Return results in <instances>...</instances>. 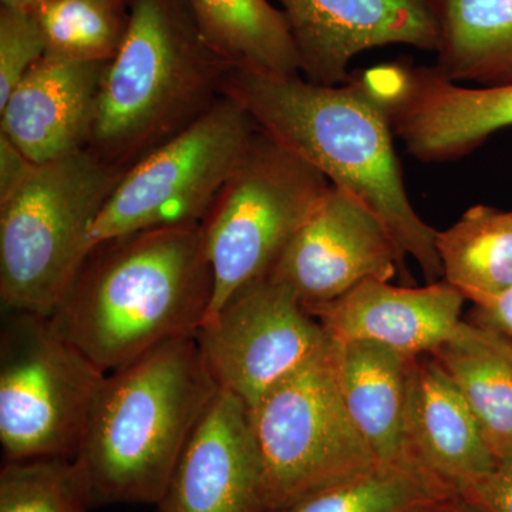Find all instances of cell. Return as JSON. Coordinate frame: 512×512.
Listing matches in <instances>:
<instances>
[{"label": "cell", "instance_id": "obj_22", "mask_svg": "<svg viewBox=\"0 0 512 512\" xmlns=\"http://www.w3.org/2000/svg\"><path fill=\"white\" fill-rule=\"evenodd\" d=\"M444 282L483 306L512 288V211L476 205L437 231Z\"/></svg>", "mask_w": 512, "mask_h": 512}, {"label": "cell", "instance_id": "obj_18", "mask_svg": "<svg viewBox=\"0 0 512 512\" xmlns=\"http://www.w3.org/2000/svg\"><path fill=\"white\" fill-rule=\"evenodd\" d=\"M333 345L343 402L377 463H409L406 416L414 357L369 340Z\"/></svg>", "mask_w": 512, "mask_h": 512}, {"label": "cell", "instance_id": "obj_16", "mask_svg": "<svg viewBox=\"0 0 512 512\" xmlns=\"http://www.w3.org/2000/svg\"><path fill=\"white\" fill-rule=\"evenodd\" d=\"M106 67L43 57L0 106V133L35 164L86 150Z\"/></svg>", "mask_w": 512, "mask_h": 512}, {"label": "cell", "instance_id": "obj_13", "mask_svg": "<svg viewBox=\"0 0 512 512\" xmlns=\"http://www.w3.org/2000/svg\"><path fill=\"white\" fill-rule=\"evenodd\" d=\"M309 82L348 83L355 57L376 47L439 45L434 0H275Z\"/></svg>", "mask_w": 512, "mask_h": 512}, {"label": "cell", "instance_id": "obj_12", "mask_svg": "<svg viewBox=\"0 0 512 512\" xmlns=\"http://www.w3.org/2000/svg\"><path fill=\"white\" fill-rule=\"evenodd\" d=\"M403 272L404 255L383 222L352 194L330 184L266 275L313 308L362 282H390Z\"/></svg>", "mask_w": 512, "mask_h": 512}, {"label": "cell", "instance_id": "obj_20", "mask_svg": "<svg viewBox=\"0 0 512 512\" xmlns=\"http://www.w3.org/2000/svg\"><path fill=\"white\" fill-rule=\"evenodd\" d=\"M437 66L454 83L512 84V0H434Z\"/></svg>", "mask_w": 512, "mask_h": 512}, {"label": "cell", "instance_id": "obj_3", "mask_svg": "<svg viewBox=\"0 0 512 512\" xmlns=\"http://www.w3.org/2000/svg\"><path fill=\"white\" fill-rule=\"evenodd\" d=\"M218 392L195 336L106 373L73 458L93 507L160 504Z\"/></svg>", "mask_w": 512, "mask_h": 512}, {"label": "cell", "instance_id": "obj_21", "mask_svg": "<svg viewBox=\"0 0 512 512\" xmlns=\"http://www.w3.org/2000/svg\"><path fill=\"white\" fill-rule=\"evenodd\" d=\"M207 45L234 69L296 76L301 60L271 0H185Z\"/></svg>", "mask_w": 512, "mask_h": 512}, {"label": "cell", "instance_id": "obj_31", "mask_svg": "<svg viewBox=\"0 0 512 512\" xmlns=\"http://www.w3.org/2000/svg\"><path fill=\"white\" fill-rule=\"evenodd\" d=\"M2 6L6 8L28 10V12H35L37 8L45 5L49 0H0Z\"/></svg>", "mask_w": 512, "mask_h": 512}, {"label": "cell", "instance_id": "obj_1", "mask_svg": "<svg viewBox=\"0 0 512 512\" xmlns=\"http://www.w3.org/2000/svg\"><path fill=\"white\" fill-rule=\"evenodd\" d=\"M225 96L256 126L377 215L427 284L443 276L437 231L421 220L404 187L389 114L363 80L336 86L296 76L232 69Z\"/></svg>", "mask_w": 512, "mask_h": 512}, {"label": "cell", "instance_id": "obj_19", "mask_svg": "<svg viewBox=\"0 0 512 512\" xmlns=\"http://www.w3.org/2000/svg\"><path fill=\"white\" fill-rule=\"evenodd\" d=\"M456 384L497 460L512 456V339L463 320L430 353Z\"/></svg>", "mask_w": 512, "mask_h": 512}, {"label": "cell", "instance_id": "obj_9", "mask_svg": "<svg viewBox=\"0 0 512 512\" xmlns=\"http://www.w3.org/2000/svg\"><path fill=\"white\" fill-rule=\"evenodd\" d=\"M0 338V443L6 460L74 458L106 373L52 322L8 311Z\"/></svg>", "mask_w": 512, "mask_h": 512}, {"label": "cell", "instance_id": "obj_4", "mask_svg": "<svg viewBox=\"0 0 512 512\" xmlns=\"http://www.w3.org/2000/svg\"><path fill=\"white\" fill-rule=\"evenodd\" d=\"M128 6L87 147L124 171L210 109L234 69L207 45L185 0H130Z\"/></svg>", "mask_w": 512, "mask_h": 512}, {"label": "cell", "instance_id": "obj_29", "mask_svg": "<svg viewBox=\"0 0 512 512\" xmlns=\"http://www.w3.org/2000/svg\"><path fill=\"white\" fill-rule=\"evenodd\" d=\"M471 322L512 339V288L487 305L476 306Z\"/></svg>", "mask_w": 512, "mask_h": 512}, {"label": "cell", "instance_id": "obj_27", "mask_svg": "<svg viewBox=\"0 0 512 512\" xmlns=\"http://www.w3.org/2000/svg\"><path fill=\"white\" fill-rule=\"evenodd\" d=\"M484 512H512V456L497 461L487 476L460 494Z\"/></svg>", "mask_w": 512, "mask_h": 512}, {"label": "cell", "instance_id": "obj_14", "mask_svg": "<svg viewBox=\"0 0 512 512\" xmlns=\"http://www.w3.org/2000/svg\"><path fill=\"white\" fill-rule=\"evenodd\" d=\"M160 512H271L247 404L220 389L185 446Z\"/></svg>", "mask_w": 512, "mask_h": 512}, {"label": "cell", "instance_id": "obj_30", "mask_svg": "<svg viewBox=\"0 0 512 512\" xmlns=\"http://www.w3.org/2000/svg\"><path fill=\"white\" fill-rule=\"evenodd\" d=\"M440 512H484L476 505L468 503L460 495H454L451 500H448L446 504L441 507Z\"/></svg>", "mask_w": 512, "mask_h": 512}, {"label": "cell", "instance_id": "obj_33", "mask_svg": "<svg viewBox=\"0 0 512 512\" xmlns=\"http://www.w3.org/2000/svg\"><path fill=\"white\" fill-rule=\"evenodd\" d=\"M440 510H441V508H440ZM440 510H439V511H437V512H440Z\"/></svg>", "mask_w": 512, "mask_h": 512}, {"label": "cell", "instance_id": "obj_24", "mask_svg": "<svg viewBox=\"0 0 512 512\" xmlns=\"http://www.w3.org/2000/svg\"><path fill=\"white\" fill-rule=\"evenodd\" d=\"M46 56L109 63L119 52L128 13L117 0H49L35 10Z\"/></svg>", "mask_w": 512, "mask_h": 512}, {"label": "cell", "instance_id": "obj_17", "mask_svg": "<svg viewBox=\"0 0 512 512\" xmlns=\"http://www.w3.org/2000/svg\"><path fill=\"white\" fill-rule=\"evenodd\" d=\"M409 463L460 495L497 466L476 417L431 355L414 357L406 416Z\"/></svg>", "mask_w": 512, "mask_h": 512}, {"label": "cell", "instance_id": "obj_23", "mask_svg": "<svg viewBox=\"0 0 512 512\" xmlns=\"http://www.w3.org/2000/svg\"><path fill=\"white\" fill-rule=\"evenodd\" d=\"M454 495L416 464H377L276 512H437Z\"/></svg>", "mask_w": 512, "mask_h": 512}, {"label": "cell", "instance_id": "obj_7", "mask_svg": "<svg viewBox=\"0 0 512 512\" xmlns=\"http://www.w3.org/2000/svg\"><path fill=\"white\" fill-rule=\"evenodd\" d=\"M248 410L271 512L379 464L343 402L332 339Z\"/></svg>", "mask_w": 512, "mask_h": 512}, {"label": "cell", "instance_id": "obj_11", "mask_svg": "<svg viewBox=\"0 0 512 512\" xmlns=\"http://www.w3.org/2000/svg\"><path fill=\"white\" fill-rule=\"evenodd\" d=\"M360 77L389 114L394 136L424 163L467 156L512 127V84L464 87L434 69L396 63Z\"/></svg>", "mask_w": 512, "mask_h": 512}, {"label": "cell", "instance_id": "obj_26", "mask_svg": "<svg viewBox=\"0 0 512 512\" xmlns=\"http://www.w3.org/2000/svg\"><path fill=\"white\" fill-rule=\"evenodd\" d=\"M46 39L35 13L0 9V106L46 56Z\"/></svg>", "mask_w": 512, "mask_h": 512}, {"label": "cell", "instance_id": "obj_8", "mask_svg": "<svg viewBox=\"0 0 512 512\" xmlns=\"http://www.w3.org/2000/svg\"><path fill=\"white\" fill-rule=\"evenodd\" d=\"M256 131L251 114L224 94L194 123L128 168L94 222L92 251L148 229L202 224Z\"/></svg>", "mask_w": 512, "mask_h": 512}, {"label": "cell", "instance_id": "obj_6", "mask_svg": "<svg viewBox=\"0 0 512 512\" xmlns=\"http://www.w3.org/2000/svg\"><path fill=\"white\" fill-rule=\"evenodd\" d=\"M329 187L325 175L258 127L201 224L214 276L207 318L271 271Z\"/></svg>", "mask_w": 512, "mask_h": 512}, {"label": "cell", "instance_id": "obj_2", "mask_svg": "<svg viewBox=\"0 0 512 512\" xmlns=\"http://www.w3.org/2000/svg\"><path fill=\"white\" fill-rule=\"evenodd\" d=\"M212 293L202 225L148 229L94 249L49 319L110 373L165 342L195 336Z\"/></svg>", "mask_w": 512, "mask_h": 512}, {"label": "cell", "instance_id": "obj_5", "mask_svg": "<svg viewBox=\"0 0 512 512\" xmlns=\"http://www.w3.org/2000/svg\"><path fill=\"white\" fill-rule=\"evenodd\" d=\"M126 171L89 148L36 164L0 202V299L50 318L89 258L97 217Z\"/></svg>", "mask_w": 512, "mask_h": 512}, {"label": "cell", "instance_id": "obj_25", "mask_svg": "<svg viewBox=\"0 0 512 512\" xmlns=\"http://www.w3.org/2000/svg\"><path fill=\"white\" fill-rule=\"evenodd\" d=\"M89 490L73 458L6 460L0 512H90Z\"/></svg>", "mask_w": 512, "mask_h": 512}, {"label": "cell", "instance_id": "obj_28", "mask_svg": "<svg viewBox=\"0 0 512 512\" xmlns=\"http://www.w3.org/2000/svg\"><path fill=\"white\" fill-rule=\"evenodd\" d=\"M36 164L26 157L5 134L0 133V202L8 200Z\"/></svg>", "mask_w": 512, "mask_h": 512}, {"label": "cell", "instance_id": "obj_15", "mask_svg": "<svg viewBox=\"0 0 512 512\" xmlns=\"http://www.w3.org/2000/svg\"><path fill=\"white\" fill-rule=\"evenodd\" d=\"M464 302L447 282L412 288L365 281L335 301L306 309L333 342L369 340L417 357L430 355L457 332Z\"/></svg>", "mask_w": 512, "mask_h": 512}, {"label": "cell", "instance_id": "obj_32", "mask_svg": "<svg viewBox=\"0 0 512 512\" xmlns=\"http://www.w3.org/2000/svg\"><path fill=\"white\" fill-rule=\"evenodd\" d=\"M117 2L121 3V5L127 6L130 0H117Z\"/></svg>", "mask_w": 512, "mask_h": 512}, {"label": "cell", "instance_id": "obj_10", "mask_svg": "<svg viewBox=\"0 0 512 512\" xmlns=\"http://www.w3.org/2000/svg\"><path fill=\"white\" fill-rule=\"evenodd\" d=\"M195 340L218 387L248 409L330 342L298 296L269 275L205 318Z\"/></svg>", "mask_w": 512, "mask_h": 512}]
</instances>
